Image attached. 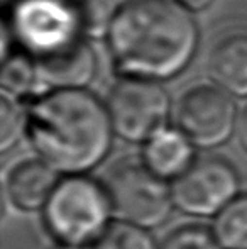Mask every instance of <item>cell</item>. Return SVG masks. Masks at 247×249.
Masks as SVG:
<instances>
[{
    "instance_id": "6da1fadb",
    "label": "cell",
    "mask_w": 247,
    "mask_h": 249,
    "mask_svg": "<svg viewBox=\"0 0 247 249\" xmlns=\"http://www.w3.org/2000/svg\"><path fill=\"white\" fill-rule=\"evenodd\" d=\"M107 36L119 71L146 80L178 75L198 43L195 20L176 0H127Z\"/></svg>"
},
{
    "instance_id": "7a4b0ae2",
    "label": "cell",
    "mask_w": 247,
    "mask_h": 249,
    "mask_svg": "<svg viewBox=\"0 0 247 249\" xmlns=\"http://www.w3.org/2000/svg\"><path fill=\"white\" fill-rule=\"evenodd\" d=\"M27 131L48 164L71 175L97 166L112 144L109 112L82 89L54 90L34 102Z\"/></svg>"
},
{
    "instance_id": "3957f363",
    "label": "cell",
    "mask_w": 247,
    "mask_h": 249,
    "mask_svg": "<svg viewBox=\"0 0 247 249\" xmlns=\"http://www.w3.org/2000/svg\"><path fill=\"white\" fill-rule=\"evenodd\" d=\"M105 188L83 177L63 180L44 207V224L61 246H88L110 226Z\"/></svg>"
},
{
    "instance_id": "277c9868",
    "label": "cell",
    "mask_w": 247,
    "mask_h": 249,
    "mask_svg": "<svg viewBox=\"0 0 247 249\" xmlns=\"http://www.w3.org/2000/svg\"><path fill=\"white\" fill-rule=\"evenodd\" d=\"M103 188L114 212L125 222L144 229L161 226L175 203L165 178L137 160H122L114 164L107 173Z\"/></svg>"
},
{
    "instance_id": "5b68a950",
    "label": "cell",
    "mask_w": 247,
    "mask_h": 249,
    "mask_svg": "<svg viewBox=\"0 0 247 249\" xmlns=\"http://www.w3.org/2000/svg\"><path fill=\"white\" fill-rule=\"evenodd\" d=\"M10 26L34 59L65 50L85 36L75 0H16Z\"/></svg>"
},
{
    "instance_id": "8992f818",
    "label": "cell",
    "mask_w": 247,
    "mask_h": 249,
    "mask_svg": "<svg viewBox=\"0 0 247 249\" xmlns=\"http://www.w3.org/2000/svg\"><path fill=\"white\" fill-rule=\"evenodd\" d=\"M168 114V93L152 80H120L109 97L112 127L127 141H149L165 129Z\"/></svg>"
},
{
    "instance_id": "52a82bcc",
    "label": "cell",
    "mask_w": 247,
    "mask_h": 249,
    "mask_svg": "<svg viewBox=\"0 0 247 249\" xmlns=\"http://www.w3.org/2000/svg\"><path fill=\"white\" fill-rule=\"evenodd\" d=\"M173 202L191 215H214L229 205L239 192V177L231 163L218 156H203L176 178Z\"/></svg>"
},
{
    "instance_id": "ba28073f",
    "label": "cell",
    "mask_w": 247,
    "mask_h": 249,
    "mask_svg": "<svg viewBox=\"0 0 247 249\" xmlns=\"http://www.w3.org/2000/svg\"><path fill=\"white\" fill-rule=\"evenodd\" d=\"M180 131L200 148H214L231 138L235 124V107L227 93L212 85L186 90L176 104Z\"/></svg>"
},
{
    "instance_id": "9c48e42d",
    "label": "cell",
    "mask_w": 247,
    "mask_h": 249,
    "mask_svg": "<svg viewBox=\"0 0 247 249\" xmlns=\"http://www.w3.org/2000/svg\"><path fill=\"white\" fill-rule=\"evenodd\" d=\"M39 80L56 90L82 89L92 82L95 75V54L85 39L61 51L34 59Z\"/></svg>"
},
{
    "instance_id": "30bf717a",
    "label": "cell",
    "mask_w": 247,
    "mask_h": 249,
    "mask_svg": "<svg viewBox=\"0 0 247 249\" xmlns=\"http://www.w3.org/2000/svg\"><path fill=\"white\" fill-rule=\"evenodd\" d=\"M56 187V170L41 160H27L16 164L10 170L5 185L10 203L20 210L46 207Z\"/></svg>"
},
{
    "instance_id": "8fae6325",
    "label": "cell",
    "mask_w": 247,
    "mask_h": 249,
    "mask_svg": "<svg viewBox=\"0 0 247 249\" xmlns=\"http://www.w3.org/2000/svg\"><path fill=\"white\" fill-rule=\"evenodd\" d=\"M212 78L227 92L247 95V34L220 39L208 59Z\"/></svg>"
},
{
    "instance_id": "7c38bea8",
    "label": "cell",
    "mask_w": 247,
    "mask_h": 249,
    "mask_svg": "<svg viewBox=\"0 0 247 249\" xmlns=\"http://www.w3.org/2000/svg\"><path fill=\"white\" fill-rule=\"evenodd\" d=\"M190 139L181 131L163 129L148 141L144 163L161 178L180 177L193 161Z\"/></svg>"
},
{
    "instance_id": "4fadbf2b",
    "label": "cell",
    "mask_w": 247,
    "mask_h": 249,
    "mask_svg": "<svg viewBox=\"0 0 247 249\" xmlns=\"http://www.w3.org/2000/svg\"><path fill=\"white\" fill-rule=\"evenodd\" d=\"M215 236L227 249H247V195L235 197L218 212Z\"/></svg>"
},
{
    "instance_id": "5bb4252c",
    "label": "cell",
    "mask_w": 247,
    "mask_h": 249,
    "mask_svg": "<svg viewBox=\"0 0 247 249\" xmlns=\"http://www.w3.org/2000/svg\"><path fill=\"white\" fill-rule=\"evenodd\" d=\"M93 249H158V246L144 227L117 220L107 227Z\"/></svg>"
},
{
    "instance_id": "9a60e30c",
    "label": "cell",
    "mask_w": 247,
    "mask_h": 249,
    "mask_svg": "<svg viewBox=\"0 0 247 249\" xmlns=\"http://www.w3.org/2000/svg\"><path fill=\"white\" fill-rule=\"evenodd\" d=\"M75 2L85 36L102 37L109 34L117 12L114 0H75Z\"/></svg>"
},
{
    "instance_id": "2e32d148",
    "label": "cell",
    "mask_w": 247,
    "mask_h": 249,
    "mask_svg": "<svg viewBox=\"0 0 247 249\" xmlns=\"http://www.w3.org/2000/svg\"><path fill=\"white\" fill-rule=\"evenodd\" d=\"M36 66L20 54H12L3 61L2 68V89L3 93L26 95L33 90L36 82Z\"/></svg>"
},
{
    "instance_id": "e0dca14e",
    "label": "cell",
    "mask_w": 247,
    "mask_h": 249,
    "mask_svg": "<svg viewBox=\"0 0 247 249\" xmlns=\"http://www.w3.org/2000/svg\"><path fill=\"white\" fill-rule=\"evenodd\" d=\"M159 249H220V243L207 227L193 224L171 231Z\"/></svg>"
},
{
    "instance_id": "ac0fdd59",
    "label": "cell",
    "mask_w": 247,
    "mask_h": 249,
    "mask_svg": "<svg viewBox=\"0 0 247 249\" xmlns=\"http://www.w3.org/2000/svg\"><path fill=\"white\" fill-rule=\"evenodd\" d=\"M22 131V115L9 93H2L0 102V149L9 151Z\"/></svg>"
},
{
    "instance_id": "d6986e66",
    "label": "cell",
    "mask_w": 247,
    "mask_h": 249,
    "mask_svg": "<svg viewBox=\"0 0 247 249\" xmlns=\"http://www.w3.org/2000/svg\"><path fill=\"white\" fill-rule=\"evenodd\" d=\"M180 5H183L186 10H191V12H200V10L207 9V7L212 5L214 0H176Z\"/></svg>"
},
{
    "instance_id": "ffe728a7",
    "label": "cell",
    "mask_w": 247,
    "mask_h": 249,
    "mask_svg": "<svg viewBox=\"0 0 247 249\" xmlns=\"http://www.w3.org/2000/svg\"><path fill=\"white\" fill-rule=\"evenodd\" d=\"M239 134H241L242 146H244L246 151H247V107H246V110L242 112L241 124H239Z\"/></svg>"
},
{
    "instance_id": "44dd1931",
    "label": "cell",
    "mask_w": 247,
    "mask_h": 249,
    "mask_svg": "<svg viewBox=\"0 0 247 249\" xmlns=\"http://www.w3.org/2000/svg\"><path fill=\"white\" fill-rule=\"evenodd\" d=\"M58 249H93V248H88V246H60Z\"/></svg>"
}]
</instances>
